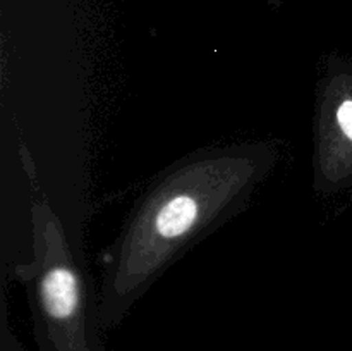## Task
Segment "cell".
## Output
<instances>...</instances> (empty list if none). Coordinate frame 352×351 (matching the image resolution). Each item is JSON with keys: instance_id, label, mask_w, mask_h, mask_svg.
Wrapping results in <instances>:
<instances>
[{"instance_id": "obj_1", "label": "cell", "mask_w": 352, "mask_h": 351, "mask_svg": "<svg viewBox=\"0 0 352 351\" xmlns=\"http://www.w3.org/2000/svg\"><path fill=\"white\" fill-rule=\"evenodd\" d=\"M272 140L201 148L150 182L107 251L100 323L112 327L192 246L250 205L278 164Z\"/></svg>"}, {"instance_id": "obj_2", "label": "cell", "mask_w": 352, "mask_h": 351, "mask_svg": "<svg viewBox=\"0 0 352 351\" xmlns=\"http://www.w3.org/2000/svg\"><path fill=\"white\" fill-rule=\"evenodd\" d=\"M33 260L16 267L28 292L41 344L48 351H95L100 303L82 258L58 213L31 203Z\"/></svg>"}]
</instances>
